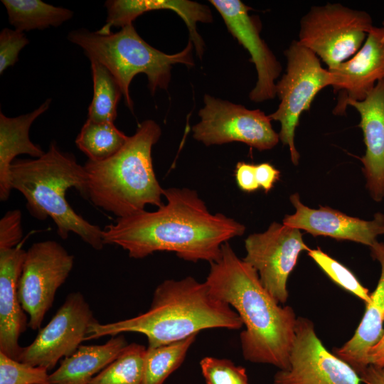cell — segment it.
Segmentation results:
<instances>
[{
	"instance_id": "obj_8",
	"label": "cell",
	"mask_w": 384,
	"mask_h": 384,
	"mask_svg": "<svg viewBox=\"0 0 384 384\" xmlns=\"http://www.w3.org/2000/svg\"><path fill=\"white\" fill-rule=\"evenodd\" d=\"M373 26L366 11L327 3L312 6L302 16L297 41L331 70L358 51Z\"/></svg>"
},
{
	"instance_id": "obj_16",
	"label": "cell",
	"mask_w": 384,
	"mask_h": 384,
	"mask_svg": "<svg viewBox=\"0 0 384 384\" xmlns=\"http://www.w3.org/2000/svg\"><path fill=\"white\" fill-rule=\"evenodd\" d=\"M289 200L295 213L285 215L282 223L314 237L351 240L371 247L379 235H384V215L381 213H375L372 220H365L330 207L311 208L301 202L298 193L291 195Z\"/></svg>"
},
{
	"instance_id": "obj_28",
	"label": "cell",
	"mask_w": 384,
	"mask_h": 384,
	"mask_svg": "<svg viewBox=\"0 0 384 384\" xmlns=\"http://www.w3.org/2000/svg\"><path fill=\"white\" fill-rule=\"evenodd\" d=\"M48 370L15 360L0 351V384H50Z\"/></svg>"
},
{
	"instance_id": "obj_21",
	"label": "cell",
	"mask_w": 384,
	"mask_h": 384,
	"mask_svg": "<svg viewBox=\"0 0 384 384\" xmlns=\"http://www.w3.org/2000/svg\"><path fill=\"white\" fill-rule=\"evenodd\" d=\"M127 345L124 336H112L100 345H80L49 375L50 384H88L111 363Z\"/></svg>"
},
{
	"instance_id": "obj_36",
	"label": "cell",
	"mask_w": 384,
	"mask_h": 384,
	"mask_svg": "<svg viewBox=\"0 0 384 384\" xmlns=\"http://www.w3.org/2000/svg\"><path fill=\"white\" fill-rule=\"evenodd\" d=\"M382 24H384V20H383V23H382Z\"/></svg>"
},
{
	"instance_id": "obj_15",
	"label": "cell",
	"mask_w": 384,
	"mask_h": 384,
	"mask_svg": "<svg viewBox=\"0 0 384 384\" xmlns=\"http://www.w3.org/2000/svg\"><path fill=\"white\" fill-rule=\"evenodd\" d=\"M329 70V69H328ZM332 87L338 94L334 114H345L349 101L363 100L384 79V24L373 26L358 51L334 69Z\"/></svg>"
},
{
	"instance_id": "obj_22",
	"label": "cell",
	"mask_w": 384,
	"mask_h": 384,
	"mask_svg": "<svg viewBox=\"0 0 384 384\" xmlns=\"http://www.w3.org/2000/svg\"><path fill=\"white\" fill-rule=\"evenodd\" d=\"M9 21L16 30L29 31L58 27L73 16V11L41 0H1Z\"/></svg>"
},
{
	"instance_id": "obj_24",
	"label": "cell",
	"mask_w": 384,
	"mask_h": 384,
	"mask_svg": "<svg viewBox=\"0 0 384 384\" xmlns=\"http://www.w3.org/2000/svg\"><path fill=\"white\" fill-rule=\"evenodd\" d=\"M91 65L93 96L88 107L87 119L95 122H114L117 117V106L122 95L121 87L102 63L90 60Z\"/></svg>"
},
{
	"instance_id": "obj_11",
	"label": "cell",
	"mask_w": 384,
	"mask_h": 384,
	"mask_svg": "<svg viewBox=\"0 0 384 384\" xmlns=\"http://www.w3.org/2000/svg\"><path fill=\"white\" fill-rule=\"evenodd\" d=\"M245 247L246 255L242 260L257 271L271 296L279 304L286 303L287 279L299 254L310 250L300 230L274 222L266 231L250 235Z\"/></svg>"
},
{
	"instance_id": "obj_5",
	"label": "cell",
	"mask_w": 384,
	"mask_h": 384,
	"mask_svg": "<svg viewBox=\"0 0 384 384\" xmlns=\"http://www.w3.org/2000/svg\"><path fill=\"white\" fill-rule=\"evenodd\" d=\"M161 134L151 119L142 122L114 155L102 161L87 160L88 199L117 218L145 210L147 205L163 206L164 188L153 167L151 149Z\"/></svg>"
},
{
	"instance_id": "obj_14",
	"label": "cell",
	"mask_w": 384,
	"mask_h": 384,
	"mask_svg": "<svg viewBox=\"0 0 384 384\" xmlns=\"http://www.w3.org/2000/svg\"><path fill=\"white\" fill-rule=\"evenodd\" d=\"M221 15L230 33L250 53L257 80L249 94L250 100L260 102L275 97L276 80L282 65L260 36V18L250 15L249 6L239 0L209 1Z\"/></svg>"
},
{
	"instance_id": "obj_7",
	"label": "cell",
	"mask_w": 384,
	"mask_h": 384,
	"mask_svg": "<svg viewBox=\"0 0 384 384\" xmlns=\"http://www.w3.org/2000/svg\"><path fill=\"white\" fill-rule=\"evenodd\" d=\"M287 68L276 83V94L280 100L278 108L270 114L272 120L280 122L279 141L289 149L291 160L297 165L299 154L294 143L295 130L304 111L310 109L318 92L332 86L334 75L324 68L312 51L293 41L284 50Z\"/></svg>"
},
{
	"instance_id": "obj_12",
	"label": "cell",
	"mask_w": 384,
	"mask_h": 384,
	"mask_svg": "<svg viewBox=\"0 0 384 384\" xmlns=\"http://www.w3.org/2000/svg\"><path fill=\"white\" fill-rule=\"evenodd\" d=\"M95 321L83 294L70 293L33 341L22 348L18 361L52 370L60 359L76 351L85 341L89 326Z\"/></svg>"
},
{
	"instance_id": "obj_31",
	"label": "cell",
	"mask_w": 384,
	"mask_h": 384,
	"mask_svg": "<svg viewBox=\"0 0 384 384\" xmlns=\"http://www.w3.org/2000/svg\"><path fill=\"white\" fill-rule=\"evenodd\" d=\"M23 237L22 213L15 209L7 211L0 220V250L19 245Z\"/></svg>"
},
{
	"instance_id": "obj_17",
	"label": "cell",
	"mask_w": 384,
	"mask_h": 384,
	"mask_svg": "<svg viewBox=\"0 0 384 384\" xmlns=\"http://www.w3.org/2000/svg\"><path fill=\"white\" fill-rule=\"evenodd\" d=\"M360 114L366 153L360 158L366 188L372 198L380 202L384 198V79L379 80L361 101H349Z\"/></svg>"
},
{
	"instance_id": "obj_32",
	"label": "cell",
	"mask_w": 384,
	"mask_h": 384,
	"mask_svg": "<svg viewBox=\"0 0 384 384\" xmlns=\"http://www.w3.org/2000/svg\"><path fill=\"white\" fill-rule=\"evenodd\" d=\"M235 174L237 184L242 191L254 192L260 188L256 179L255 165L239 161Z\"/></svg>"
},
{
	"instance_id": "obj_3",
	"label": "cell",
	"mask_w": 384,
	"mask_h": 384,
	"mask_svg": "<svg viewBox=\"0 0 384 384\" xmlns=\"http://www.w3.org/2000/svg\"><path fill=\"white\" fill-rule=\"evenodd\" d=\"M242 326L238 314L228 304L215 298L206 282L186 277L160 283L149 309L142 314L112 323H92L85 341L134 332L146 336L148 347H158L202 330H238Z\"/></svg>"
},
{
	"instance_id": "obj_6",
	"label": "cell",
	"mask_w": 384,
	"mask_h": 384,
	"mask_svg": "<svg viewBox=\"0 0 384 384\" xmlns=\"http://www.w3.org/2000/svg\"><path fill=\"white\" fill-rule=\"evenodd\" d=\"M67 38L80 46L90 60L100 62L110 70L118 82L126 105L131 111L134 105L129 85L137 74L146 75L149 88L154 95L157 89H167L173 65L181 63L188 67L194 65L191 41L181 51L166 54L143 40L133 23L108 35H100L85 28L73 30Z\"/></svg>"
},
{
	"instance_id": "obj_34",
	"label": "cell",
	"mask_w": 384,
	"mask_h": 384,
	"mask_svg": "<svg viewBox=\"0 0 384 384\" xmlns=\"http://www.w3.org/2000/svg\"><path fill=\"white\" fill-rule=\"evenodd\" d=\"M359 376L364 384H384V366L369 365Z\"/></svg>"
},
{
	"instance_id": "obj_10",
	"label": "cell",
	"mask_w": 384,
	"mask_h": 384,
	"mask_svg": "<svg viewBox=\"0 0 384 384\" xmlns=\"http://www.w3.org/2000/svg\"><path fill=\"white\" fill-rule=\"evenodd\" d=\"M201 120L192 127L193 138L206 146L240 142L259 151L271 149L279 141L269 115L205 95Z\"/></svg>"
},
{
	"instance_id": "obj_33",
	"label": "cell",
	"mask_w": 384,
	"mask_h": 384,
	"mask_svg": "<svg viewBox=\"0 0 384 384\" xmlns=\"http://www.w3.org/2000/svg\"><path fill=\"white\" fill-rule=\"evenodd\" d=\"M255 174L259 186L266 193L273 188L280 176L279 171L267 162L255 165Z\"/></svg>"
},
{
	"instance_id": "obj_4",
	"label": "cell",
	"mask_w": 384,
	"mask_h": 384,
	"mask_svg": "<svg viewBox=\"0 0 384 384\" xmlns=\"http://www.w3.org/2000/svg\"><path fill=\"white\" fill-rule=\"evenodd\" d=\"M10 182L12 189L25 198L30 214L40 220L50 217L62 239L73 233L93 249L103 248L102 230L78 214L66 200L71 188L88 199L86 170L73 154L61 151L55 141L39 158L16 159L10 166Z\"/></svg>"
},
{
	"instance_id": "obj_1",
	"label": "cell",
	"mask_w": 384,
	"mask_h": 384,
	"mask_svg": "<svg viewBox=\"0 0 384 384\" xmlns=\"http://www.w3.org/2000/svg\"><path fill=\"white\" fill-rule=\"evenodd\" d=\"M164 196L166 203L156 210L117 218L105 226V245L119 246L134 259L169 251L186 261L211 263L220 257L224 243L245 231L235 220L211 213L196 191L169 188Z\"/></svg>"
},
{
	"instance_id": "obj_27",
	"label": "cell",
	"mask_w": 384,
	"mask_h": 384,
	"mask_svg": "<svg viewBox=\"0 0 384 384\" xmlns=\"http://www.w3.org/2000/svg\"><path fill=\"white\" fill-rule=\"evenodd\" d=\"M308 255L336 284L352 293L366 304L370 301L368 289L363 286L354 274L343 265L334 259L319 247L310 249Z\"/></svg>"
},
{
	"instance_id": "obj_29",
	"label": "cell",
	"mask_w": 384,
	"mask_h": 384,
	"mask_svg": "<svg viewBox=\"0 0 384 384\" xmlns=\"http://www.w3.org/2000/svg\"><path fill=\"white\" fill-rule=\"evenodd\" d=\"M200 366L206 384H249L245 368L230 360L207 356Z\"/></svg>"
},
{
	"instance_id": "obj_9",
	"label": "cell",
	"mask_w": 384,
	"mask_h": 384,
	"mask_svg": "<svg viewBox=\"0 0 384 384\" xmlns=\"http://www.w3.org/2000/svg\"><path fill=\"white\" fill-rule=\"evenodd\" d=\"M73 265L74 256L55 240L34 242L26 251L18 293L32 330L41 328L57 290L66 281Z\"/></svg>"
},
{
	"instance_id": "obj_13",
	"label": "cell",
	"mask_w": 384,
	"mask_h": 384,
	"mask_svg": "<svg viewBox=\"0 0 384 384\" xmlns=\"http://www.w3.org/2000/svg\"><path fill=\"white\" fill-rule=\"evenodd\" d=\"M358 373L329 352L317 336L313 322L297 317L289 367L278 370L272 384H361Z\"/></svg>"
},
{
	"instance_id": "obj_19",
	"label": "cell",
	"mask_w": 384,
	"mask_h": 384,
	"mask_svg": "<svg viewBox=\"0 0 384 384\" xmlns=\"http://www.w3.org/2000/svg\"><path fill=\"white\" fill-rule=\"evenodd\" d=\"M370 255L379 262L380 276L370 301L353 336L333 353L351 366L360 375L369 366L368 353L383 333L384 322V243L376 240L370 247Z\"/></svg>"
},
{
	"instance_id": "obj_30",
	"label": "cell",
	"mask_w": 384,
	"mask_h": 384,
	"mask_svg": "<svg viewBox=\"0 0 384 384\" xmlns=\"http://www.w3.org/2000/svg\"><path fill=\"white\" fill-rule=\"evenodd\" d=\"M24 33L4 28L0 33V74L16 64L21 50L28 43Z\"/></svg>"
},
{
	"instance_id": "obj_26",
	"label": "cell",
	"mask_w": 384,
	"mask_h": 384,
	"mask_svg": "<svg viewBox=\"0 0 384 384\" xmlns=\"http://www.w3.org/2000/svg\"><path fill=\"white\" fill-rule=\"evenodd\" d=\"M146 351L143 345L127 344L88 384H144Z\"/></svg>"
},
{
	"instance_id": "obj_20",
	"label": "cell",
	"mask_w": 384,
	"mask_h": 384,
	"mask_svg": "<svg viewBox=\"0 0 384 384\" xmlns=\"http://www.w3.org/2000/svg\"><path fill=\"white\" fill-rule=\"evenodd\" d=\"M50 99L31 112L9 117L0 112V200L6 201L12 190L10 166L19 154H28L33 159L41 157L44 151L29 138L33 122L50 107Z\"/></svg>"
},
{
	"instance_id": "obj_35",
	"label": "cell",
	"mask_w": 384,
	"mask_h": 384,
	"mask_svg": "<svg viewBox=\"0 0 384 384\" xmlns=\"http://www.w3.org/2000/svg\"><path fill=\"white\" fill-rule=\"evenodd\" d=\"M368 361L369 365L384 366V331L378 341L369 349Z\"/></svg>"
},
{
	"instance_id": "obj_18",
	"label": "cell",
	"mask_w": 384,
	"mask_h": 384,
	"mask_svg": "<svg viewBox=\"0 0 384 384\" xmlns=\"http://www.w3.org/2000/svg\"><path fill=\"white\" fill-rule=\"evenodd\" d=\"M26 251L20 245L0 250V351L18 360V339L28 326L20 303L18 285Z\"/></svg>"
},
{
	"instance_id": "obj_25",
	"label": "cell",
	"mask_w": 384,
	"mask_h": 384,
	"mask_svg": "<svg viewBox=\"0 0 384 384\" xmlns=\"http://www.w3.org/2000/svg\"><path fill=\"white\" fill-rule=\"evenodd\" d=\"M197 335L158 347H147L144 384H164L166 378L181 366Z\"/></svg>"
},
{
	"instance_id": "obj_23",
	"label": "cell",
	"mask_w": 384,
	"mask_h": 384,
	"mask_svg": "<svg viewBox=\"0 0 384 384\" xmlns=\"http://www.w3.org/2000/svg\"><path fill=\"white\" fill-rule=\"evenodd\" d=\"M128 137L114 122H95L87 119L75 144L89 160L102 161L117 154Z\"/></svg>"
},
{
	"instance_id": "obj_2",
	"label": "cell",
	"mask_w": 384,
	"mask_h": 384,
	"mask_svg": "<svg viewBox=\"0 0 384 384\" xmlns=\"http://www.w3.org/2000/svg\"><path fill=\"white\" fill-rule=\"evenodd\" d=\"M210 264L206 282L211 294L240 316L245 360L285 370L295 338L297 317L289 306H280L262 284L257 271L239 258L227 242Z\"/></svg>"
}]
</instances>
